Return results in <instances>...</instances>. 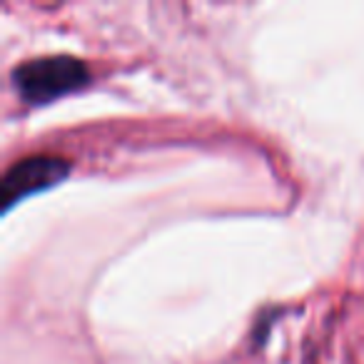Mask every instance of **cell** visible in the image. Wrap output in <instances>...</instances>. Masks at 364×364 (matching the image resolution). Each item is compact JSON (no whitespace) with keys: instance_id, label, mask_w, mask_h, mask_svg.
<instances>
[{"instance_id":"7a4b0ae2","label":"cell","mask_w":364,"mask_h":364,"mask_svg":"<svg viewBox=\"0 0 364 364\" xmlns=\"http://www.w3.org/2000/svg\"><path fill=\"white\" fill-rule=\"evenodd\" d=\"M70 172V162L65 157L55 155H31L26 160H18L3 177V200L6 208L18 203L26 195H33L38 190H46Z\"/></svg>"},{"instance_id":"6da1fadb","label":"cell","mask_w":364,"mask_h":364,"mask_svg":"<svg viewBox=\"0 0 364 364\" xmlns=\"http://www.w3.org/2000/svg\"><path fill=\"white\" fill-rule=\"evenodd\" d=\"M90 80V68L73 55H43L13 70V82L28 102H50Z\"/></svg>"}]
</instances>
